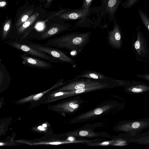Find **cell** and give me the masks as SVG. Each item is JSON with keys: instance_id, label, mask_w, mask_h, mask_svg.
Returning a JSON list of instances; mask_svg holds the SVG:
<instances>
[{"instance_id": "cell-1", "label": "cell", "mask_w": 149, "mask_h": 149, "mask_svg": "<svg viewBox=\"0 0 149 149\" xmlns=\"http://www.w3.org/2000/svg\"><path fill=\"white\" fill-rule=\"evenodd\" d=\"M91 31L71 32L49 39L44 45L58 48L81 51L90 42Z\"/></svg>"}, {"instance_id": "cell-2", "label": "cell", "mask_w": 149, "mask_h": 149, "mask_svg": "<svg viewBox=\"0 0 149 149\" xmlns=\"http://www.w3.org/2000/svg\"><path fill=\"white\" fill-rule=\"evenodd\" d=\"M24 42L31 47L51 56L58 60L61 63H66L73 64L75 63L73 58L58 48L29 41Z\"/></svg>"}, {"instance_id": "cell-3", "label": "cell", "mask_w": 149, "mask_h": 149, "mask_svg": "<svg viewBox=\"0 0 149 149\" xmlns=\"http://www.w3.org/2000/svg\"><path fill=\"white\" fill-rule=\"evenodd\" d=\"M10 46L32 56L39 58L54 63H61L56 58L47 54L39 51L27 45L24 41L12 40L7 42Z\"/></svg>"}, {"instance_id": "cell-4", "label": "cell", "mask_w": 149, "mask_h": 149, "mask_svg": "<svg viewBox=\"0 0 149 149\" xmlns=\"http://www.w3.org/2000/svg\"><path fill=\"white\" fill-rule=\"evenodd\" d=\"M135 41L133 44L135 53L137 59L144 61L149 59V46L148 42L142 34L138 33ZM133 46V45H132Z\"/></svg>"}, {"instance_id": "cell-5", "label": "cell", "mask_w": 149, "mask_h": 149, "mask_svg": "<svg viewBox=\"0 0 149 149\" xmlns=\"http://www.w3.org/2000/svg\"><path fill=\"white\" fill-rule=\"evenodd\" d=\"M19 56L22 59L23 65L31 68L48 69L53 67V65L49 61L25 53L20 54Z\"/></svg>"}, {"instance_id": "cell-6", "label": "cell", "mask_w": 149, "mask_h": 149, "mask_svg": "<svg viewBox=\"0 0 149 149\" xmlns=\"http://www.w3.org/2000/svg\"><path fill=\"white\" fill-rule=\"evenodd\" d=\"M70 81L71 82L63 87L62 90L72 91L91 87L101 84L97 81L82 78H74Z\"/></svg>"}, {"instance_id": "cell-7", "label": "cell", "mask_w": 149, "mask_h": 149, "mask_svg": "<svg viewBox=\"0 0 149 149\" xmlns=\"http://www.w3.org/2000/svg\"><path fill=\"white\" fill-rule=\"evenodd\" d=\"M70 26L69 24L53 25L35 38L39 40H42L50 38L68 30Z\"/></svg>"}, {"instance_id": "cell-8", "label": "cell", "mask_w": 149, "mask_h": 149, "mask_svg": "<svg viewBox=\"0 0 149 149\" xmlns=\"http://www.w3.org/2000/svg\"><path fill=\"white\" fill-rule=\"evenodd\" d=\"M107 38L108 43L112 48L118 49L121 47V36L119 27L117 24H115L112 30L108 31Z\"/></svg>"}, {"instance_id": "cell-9", "label": "cell", "mask_w": 149, "mask_h": 149, "mask_svg": "<svg viewBox=\"0 0 149 149\" xmlns=\"http://www.w3.org/2000/svg\"><path fill=\"white\" fill-rule=\"evenodd\" d=\"M89 10L82 8L79 9L71 10L62 15L61 17L65 19L75 20L86 16L88 14Z\"/></svg>"}, {"instance_id": "cell-10", "label": "cell", "mask_w": 149, "mask_h": 149, "mask_svg": "<svg viewBox=\"0 0 149 149\" xmlns=\"http://www.w3.org/2000/svg\"><path fill=\"white\" fill-rule=\"evenodd\" d=\"M75 78H85L95 79H110L98 72L90 70L85 71L81 74L77 75Z\"/></svg>"}, {"instance_id": "cell-11", "label": "cell", "mask_w": 149, "mask_h": 149, "mask_svg": "<svg viewBox=\"0 0 149 149\" xmlns=\"http://www.w3.org/2000/svg\"><path fill=\"white\" fill-rule=\"evenodd\" d=\"M104 5L108 13L111 15L115 11L117 6L118 0H102Z\"/></svg>"}, {"instance_id": "cell-12", "label": "cell", "mask_w": 149, "mask_h": 149, "mask_svg": "<svg viewBox=\"0 0 149 149\" xmlns=\"http://www.w3.org/2000/svg\"><path fill=\"white\" fill-rule=\"evenodd\" d=\"M37 15L35 14L32 16L25 22L23 23L18 29L17 33L19 34L23 33L26 29L29 27L35 20Z\"/></svg>"}, {"instance_id": "cell-13", "label": "cell", "mask_w": 149, "mask_h": 149, "mask_svg": "<svg viewBox=\"0 0 149 149\" xmlns=\"http://www.w3.org/2000/svg\"><path fill=\"white\" fill-rule=\"evenodd\" d=\"M107 86V84L101 83L100 84L91 87L82 88L72 91L71 92V94H73L74 93L77 94L81 93L87 91H88L102 88Z\"/></svg>"}, {"instance_id": "cell-14", "label": "cell", "mask_w": 149, "mask_h": 149, "mask_svg": "<svg viewBox=\"0 0 149 149\" xmlns=\"http://www.w3.org/2000/svg\"><path fill=\"white\" fill-rule=\"evenodd\" d=\"M10 27L11 22L9 21L7 22L3 25L1 33V38L3 40H4L7 38Z\"/></svg>"}, {"instance_id": "cell-15", "label": "cell", "mask_w": 149, "mask_h": 149, "mask_svg": "<svg viewBox=\"0 0 149 149\" xmlns=\"http://www.w3.org/2000/svg\"><path fill=\"white\" fill-rule=\"evenodd\" d=\"M139 13L140 17L143 22L149 31V19L145 14L140 10H139Z\"/></svg>"}, {"instance_id": "cell-16", "label": "cell", "mask_w": 149, "mask_h": 149, "mask_svg": "<svg viewBox=\"0 0 149 149\" xmlns=\"http://www.w3.org/2000/svg\"><path fill=\"white\" fill-rule=\"evenodd\" d=\"M78 107V104L73 102H71L67 104L65 108L70 111H73Z\"/></svg>"}, {"instance_id": "cell-17", "label": "cell", "mask_w": 149, "mask_h": 149, "mask_svg": "<svg viewBox=\"0 0 149 149\" xmlns=\"http://www.w3.org/2000/svg\"><path fill=\"white\" fill-rule=\"evenodd\" d=\"M93 0H83L82 8L89 10V8Z\"/></svg>"}, {"instance_id": "cell-18", "label": "cell", "mask_w": 149, "mask_h": 149, "mask_svg": "<svg viewBox=\"0 0 149 149\" xmlns=\"http://www.w3.org/2000/svg\"><path fill=\"white\" fill-rule=\"evenodd\" d=\"M136 76L139 78L149 81V74H138L136 75Z\"/></svg>"}, {"instance_id": "cell-19", "label": "cell", "mask_w": 149, "mask_h": 149, "mask_svg": "<svg viewBox=\"0 0 149 149\" xmlns=\"http://www.w3.org/2000/svg\"><path fill=\"white\" fill-rule=\"evenodd\" d=\"M132 91L134 93H141L143 91L142 89L140 88H133L132 90Z\"/></svg>"}, {"instance_id": "cell-20", "label": "cell", "mask_w": 149, "mask_h": 149, "mask_svg": "<svg viewBox=\"0 0 149 149\" xmlns=\"http://www.w3.org/2000/svg\"><path fill=\"white\" fill-rule=\"evenodd\" d=\"M103 112L102 109L100 108L96 109L94 111V113L95 114L99 115L101 114Z\"/></svg>"}, {"instance_id": "cell-21", "label": "cell", "mask_w": 149, "mask_h": 149, "mask_svg": "<svg viewBox=\"0 0 149 149\" xmlns=\"http://www.w3.org/2000/svg\"><path fill=\"white\" fill-rule=\"evenodd\" d=\"M140 123L138 122H135L133 123L132 126L134 129L138 128L140 126Z\"/></svg>"}, {"instance_id": "cell-22", "label": "cell", "mask_w": 149, "mask_h": 149, "mask_svg": "<svg viewBox=\"0 0 149 149\" xmlns=\"http://www.w3.org/2000/svg\"><path fill=\"white\" fill-rule=\"evenodd\" d=\"M88 134V132L86 131H81L79 132V134L80 136H85L87 135Z\"/></svg>"}, {"instance_id": "cell-23", "label": "cell", "mask_w": 149, "mask_h": 149, "mask_svg": "<svg viewBox=\"0 0 149 149\" xmlns=\"http://www.w3.org/2000/svg\"><path fill=\"white\" fill-rule=\"evenodd\" d=\"M42 95L43 94L42 93L38 94L35 95L33 97V99L35 100H37L39 99Z\"/></svg>"}, {"instance_id": "cell-24", "label": "cell", "mask_w": 149, "mask_h": 149, "mask_svg": "<svg viewBox=\"0 0 149 149\" xmlns=\"http://www.w3.org/2000/svg\"><path fill=\"white\" fill-rule=\"evenodd\" d=\"M6 3L5 1H1L0 2V7H3L5 6L6 5Z\"/></svg>"}, {"instance_id": "cell-25", "label": "cell", "mask_w": 149, "mask_h": 149, "mask_svg": "<svg viewBox=\"0 0 149 149\" xmlns=\"http://www.w3.org/2000/svg\"><path fill=\"white\" fill-rule=\"evenodd\" d=\"M64 94V93L63 92H59L58 93H56L55 95V96H59L60 95H63Z\"/></svg>"}, {"instance_id": "cell-26", "label": "cell", "mask_w": 149, "mask_h": 149, "mask_svg": "<svg viewBox=\"0 0 149 149\" xmlns=\"http://www.w3.org/2000/svg\"><path fill=\"white\" fill-rule=\"evenodd\" d=\"M61 143L60 142H56L49 143L52 145H58L60 144Z\"/></svg>"}, {"instance_id": "cell-27", "label": "cell", "mask_w": 149, "mask_h": 149, "mask_svg": "<svg viewBox=\"0 0 149 149\" xmlns=\"http://www.w3.org/2000/svg\"><path fill=\"white\" fill-rule=\"evenodd\" d=\"M136 0H130L129 2V5H131Z\"/></svg>"}, {"instance_id": "cell-28", "label": "cell", "mask_w": 149, "mask_h": 149, "mask_svg": "<svg viewBox=\"0 0 149 149\" xmlns=\"http://www.w3.org/2000/svg\"><path fill=\"white\" fill-rule=\"evenodd\" d=\"M38 128L39 130L42 131H44L45 130L44 128L41 126H39Z\"/></svg>"}, {"instance_id": "cell-29", "label": "cell", "mask_w": 149, "mask_h": 149, "mask_svg": "<svg viewBox=\"0 0 149 149\" xmlns=\"http://www.w3.org/2000/svg\"><path fill=\"white\" fill-rule=\"evenodd\" d=\"M68 140L70 141H73L74 140V138L72 137H70L68 139Z\"/></svg>"}, {"instance_id": "cell-30", "label": "cell", "mask_w": 149, "mask_h": 149, "mask_svg": "<svg viewBox=\"0 0 149 149\" xmlns=\"http://www.w3.org/2000/svg\"><path fill=\"white\" fill-rule=\"evenodd\" d=\"M102 144H109V142H104V143H102Z\"/></svg>"}, {"instance_id": "cell-31", "label": "cell", "mask_w": 149, "mask_h": 149, "mask_svg": "<svg viewBox=\"0 0 149 149\" xmlns=\"http://www.w3.org/2000/svg\"><path fill=\"white\" fill-rule=\"evenodd\" d=\"M52 0H47V4H49V3Z\"/></svg>"}, {"instance_id": "cell-32", "label": "cell", "mask_w": 149, "mask_h": 149, "mask_svg": "<svg viewBox=\"0 0 149 149\" xmlns=\"http://www.w3.org/2000/svg\"><path fill=\"white\" fill-rule=\"evenodd\" d=\"M42 126L43 127H46L47 126V125H46V124H43L42 125Z\"/></svg>"}, {"instance_id": "cell-33", "label": "cell", "mask_w": 149, "mask_h": 149, "mask_svg": "<svg viewBox=\"0 0 149 149\" xmlns=\"http://www.w3.org/2000/svg\"></svg>"}]
</instances>
